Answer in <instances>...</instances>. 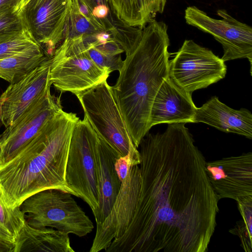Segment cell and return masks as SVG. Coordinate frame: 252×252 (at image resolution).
Segmentation results:
<instances>
[{
  "label": "cell",
  "instance_id": "cell-1",
  "mask_svg": "<svg viewBox=\"0 0 252 252\" xmlns=\"http://www.w3.org/2000/svg\"><path fill=\"white\" fill-rule=\"evenodd\" d=\"M185 123L168 124L139 144L140 182L132 219L106 252H206L219 200L206 160Z\"/></svg>",
  "mask_w": 252,
  "mask_h": 252
},
{
  "label": "cell",
  "instance_id": "cell-2",
  "mask_svg": "<svg viewBox=\"0 0 252 252\" xmlns=\"http://www.w3.org/2000/svg\"><path fill=\"white\" fill-rule=\"evenodd\" d=\"M76 113L61 111L15 158L0 168V190L7 205L20 207L27 197L47 189L77 197L65 180Z\"/></svg>",
  "mask_w": 252,
  "mask_h": 252
},
{
  "label": "cell",
  "instance_id": "cell-3",
  "mask_svg": "<svg viewBox=\"0 0 252 252\" xmlns=\"http://www.w3.org/2000/svg\"><path fill=\"white\" fill-rule=\"evenodd\" d=\"M167 26L156 20L142 29L141 36L119 71L113 91L134 146L138 148L151 129L154 98L169 77Z\"/></svg>",
  "mask_w": 252,
  "mask_h": 252
},
{
  "label": "cell",
  "instance_id": "cell-4",
  "mask_svg": "<svg viewBox=\"0 0 252 252\" xmlns=\"http://www.w3.org/2000/svg\"><path fill=\"white\" fill-rule=\"evenodd\" d=\"M72 195L57 189H44L27 197L20 208L26 222L33 228L51 227L82 237L94 226Z\"/></svg>",
  "mask_w": 252,
  "mask_h": 252
},
{
  "label": "cell",
  "instance_id": "cell-5",
  "mask_svg": "<svg viewBox=\"0 0 252 252\" xmlns=\"http://www.w3.org/2000/svg\"><path fill=\"white\" fill-rule=\"evenodd\" d=\"M110 73L92 61L83 38L64 39L51 58L49 80L61 93L76 95L107 80Z\"/></svg>",
  "mask_w": 252,
  "mask_h": 252
},
{
  "label": "cell",
  "instance_id": "cell-6",
  "mask_svg": "<svg viewBox=\"0 0 252 252\" xmlns=\"http://www.w3.org/2000/svg\"><path fill=\"white\" fill-rule=\"evenodd\" d=\"M76 96L93 128L121 157L136 148L128 133L112 86L107 80Z\"/></svg>",
  "mask_w": 252,
  "mask_h": 252
},
{
  "label": "cell",
  "instance_id": "cell-7",
  "mask_svg": "<svg viewBox=\"0 0 252 252\" xmlns=\"http://www.w3.org/2000/svg\"><path fill=\"white\" fill-rule=\"evenodd\" d=\"M95 133L85 116L77 121L71 136L65 171L68 186L90 206L94 215L99 206L93 151Z\"/></svg>",
  "mask_w": 252,
  "mask_h": 252
},
{
  "label": "cell",
  "instance_id": "cell-8",
  "mask_svg": "<svg viewBox=\"0 0 252 252\" xmlns=\"http://www.w3.org/2000/svg\"><path fill=\"white\" fill-rule=\"evenodd\" d=\"M169 71L170 78L191 94L224 78L226 66L211 50L187 39L169 61Z\"/></svg>",
  "mask_w": 252,
  "mask_h": 252
},
{
  "label": "cell",
  "instance_id": "cell-9",
  "mask_svg": "<svg viewBox=\"0 0 252 252\" xmlns=\"http://www.w3.org/2000/svg\"><path fill=\"white\" fill-rule=\"evenodd\" d=\"M217 13L221 19L212 18L196 6H191L185 10V18L188 25L211 34L221 44V59L224 62L247 58L252 68V27L238 21L224 9H219Z\"/></svg>",
  "mask_w": 252,
  "mask_h": 252
},
{
  "label": "cell",
  "instance_id": "cell-10",
  "mask_svg": "<svg viewBox=\"0 0 252 252\" xmlns=\"http://www.w3.org/2000/svg\"><path fill=\"white\" fill-rule=\"evenodd\" d=\"M63 110L60 96L50 89L0 133V168L15 158L44 126Z\"/></svg>",
  "mask_w": 252,
  "mask_h": 252
},
{
  "label": "cell",
  "instance_id": "cell-11",
  "mask_svg": "<svg viewBox=\"0 0 252 252\" xmlns=\"http://www.w3.org/2000/svg\"><path fill=\"white\" fill-rule=\"evenodd\" d=\"M71 0H30L21 12L27 28L48 56L63 40Z\"/></svg>",
  "mask_w": 252,
  "mask_h": 252
},
{
  "label": "cell",
  "instance_id": "cell-12",
  "mask_svg": "<svg viewBox=\"0 0 252 252\" xmlns=\"http://www.w3.org/2000/svg\"><path fill=\"white\" fill-rule=\"evenodd\" d=\"M140 182L139 165L131 166L109 215L103 222L96 224L90 252L105 250L113 240L126 231L134 215Z\"/></svg>",
  "mask_w": 252,
  "mask_h": 252
},
{
  "label": "cell",
  "instance_id": "cell-13",
  "mask_svg": "<svg viewBox=\"0 0 252 252\" xmlns=\"http://www.w3.org/2000/svg\"><path fill=\"white\" fill-rule=\"evenodd\" d=\"M206 173L219 200L252 196V153L206 161Z\"/></svg>",
  "mask_w": 252,
  "mask_h": 252
},
{
  "label": "cell",
  "instance_id": "cell-14",
  "mask_svg": "<svg viewBox=\"0 0 252 252\" xmlns=\"http://www.w3.org/2000/svg\"><path fill=\"white\" fill-rule=\"evenodd\" d=\"M51 58L19 81L11 83L0 96V124L7 127L50 89Z\"/></svg>",
  "mask_w": 252,
  "mask_h": 252
},
{
  "label": "cell",
  "instance_id": "cell-15",
  "mask_svg": "<svg viewBox=\"0 0 252 252\" xmlns=\"http://www.w3.org/2000/svg\"><path fill=\"white\" fill-rule=\"evenodd\" d=\"M93 151L99 203L94 217L99 224L110 213L121 187L122 182L115 169V162L121 156L96 133Z\"/></svg>",
  "mask_w": 252,
  "mask_h": 252
},
{
  "label": "cell",
  "instance_id": "cell-16",
  "mask_svg": "<svg viewBox=\"0 0 252 252\" xmlns=\"http://www.w3.org/2000/svg\"><path fill=\"white\" fill-rule=\"evenodd\" d=\"M196 108L191 94L169 77L162 83L153 100L150 126L161 124L194 123Z\"/></svg>",
  "mask_w": 252,
  "mask_h": 252
},
{
  "label": "cell",
  "instance_id": "cell-17",
  "mask_svg": "<svg viewBox=\"0 0 252 252\" xmlns=\"http://www.w3.org/2000/svg\"><path fill=\"white\" fill-rule=\"evenodd\" d=\"M194 123H203L221 131L252 139V114L246 108L236 110L213 96L196 108Z\"/></svg>",
  "mask_w": 252,
  "mask_h": 252
},
{
  "label": "cell",
  "instance_id": "cell-18",
  "mask_svg": "<svg viewBox=\"0 0 252 252\" xmlns=\"http://www.w3.org/2000/svg\"><path fill=\"white\" fill-rule=\"evenodd\" d=\"M13 252H74L68 234L51 227L35 228L26 221Z\"/></svg>",
  "mask_w": 252,
  "mask_h": 252
},
{
  "label": "cell",
  "instance_id": "cell-19",
  "mask_svg": "<svg viewBox=\"0 0 252 252\" xmlns=\"http://www.w3.org/2000/svg\"><path fill=\"white\" fill-rule=\"evenodd\" d=\"M117 19L131 27L143 29L162 13L167 0H106Z\"/></svg>",
  "mask_w": 252,
  "mask_h": 252
},
{
  "label": "cell",
  "instance_id": "cell-20",
  "mask_svg": "<svg viewBox=\"0 0 252 252\" xmlns=\"http://www.w3.org/2000/svg\"><path fill=\"white\" fill-rule=\"evenodd\" d=\"M47 58L44 56L41 45L37 44L0 59V78L10 83L17 82Z\"/></svg>",
  "mask_w": 252,
  "mask_h": 252
},
{
  "label": "cell",
  "instance_id": "cell-21",
  "mask_svg": "<svg viewBox=\"0 0 252 252\" xmlns=\"http://www.w3.org/2000/svg\"><path fill=\"white\" fill-rule=\"evenodd\" d=\"M103 32H110V31L108 28L97 25L88 19L80 12L77 0H71L63 40L86 37Z\"/></svg>",
  "mask_w": 252,
  "mask_h": 252
},
{
  "label": "cell",
  "instance_id": "cell-22",
  "mask_svg": "<svg viewBox=\"0 0 252 252\" xmlns=\"http://www.w3.org/2000/svg\"><path fill=\"white\" fill-rule=\"evenodd\" d=\"M25 221L20 207H9L0 190V240L15 244Z\"/></svg>",
  "mask_w": 252,
  "mask_h": 252
},
{
  "label": "cell",
  "instance_id": "cell-23",
  "mask_svg": "<svg viewBox=\"0 0 252 252\" xmlns=\"http://www.w3.org/2000/svg\"><path fill=\"white\" fill-rule=\"evenodd\" d=\"M237 202L242 219L236 221L235 226L229 232L239 238L240 246L245 252H252V196L240 199Z\"/></svg>",
  "mask_w": 252,
  "mask_h": 252
},
{
  "label": "cell",
  "instance_id": "cell-24",
  "mask_svg": "<svg viewBox=\"0 0 252 252\" xmlns=\"http://www.w3.org/2000/svg\"><path fill=\"white\" fill-rule=\"evenodd\" d=\"M13 9L12 8L0 11V43L27 28L22 14L14 12Z\"/></svg>",
  "mask_w": 252,
  "mask_h": 252
},
{
  "label": "cell",
  "instance_id": "cell-25",
  "mask_svg": "<svg viewBox=\"0 0 252 252\" xmlns=\"http://www.w3.org/2000/svg\"><path fill=\"white\" fill-rule=\"evenodd\" d=\"M39 44L28 28L10 39L0 43V59L20 53L32 46Z\"/></svg>",
  "mask_w": 252,
  "mask_h": 252
},
{
  "label": "cell",
  "instance_id": "cell-26",
  "mask_svg": "<svg viewBox=\"0 0 252 252\" xmlns=\"http://www.w3.org/2000/svg\"><path fill=\"white\" fill-rule=\"evenodd\" d=\"M86 51L92 61L100 67L110 73L119 71L122 67L124 61L120 55L112 56L104 54L92 45L85 42Z\"/></svg>",
  "mask_w": 252,
  "mask_h": 252
},
{
  "label": "cell",
  "instance_id": "cell-27",
  "mask_svg": "<svg viewBox=\"0 0 252 252\" xmlns=\"http://www.w3.org/2000/svg\"><path fill=\"white\" fill-rule=\"evenodd\" d=\"M90 44L102 53L110 56H117L124 52L120 44L114 40H109L102 44Z\"/></svg>",
  "mask_w": 252,
  "mask_h": 252
},
{
  "label": "cell",
  "instance_id": "cell-28",
  "mask_svg": "<svg viewBox=\"0 0 252 252\" xmlns=\"http://www.w3.org/2000/svg\"><path fill=\"white\" fill-rule=\"evenodd\" d=\"M110 8L108 6L101 4L95 7L93 11V14L99 19H104L110 14Z\"/></svg>",
  "mask_w": 252,
  "mask_h": 252
},
{
  "label": "cell",
  "instance_id": "cell-29",
  "mask_svg": "<svg viewBox=\"0 0 252 252\" xmlns=\"http://www.w3.org/2000/svg\"><path fill=\"white\" fill-rule=\"evenodd\" d=\"M86 4L92 11L98 5L104 4L109 6L106 0H79Z\"/></svg>",
  "mask_w": 252,
  "mask_h": 252
},
{
  "label": "cell",
  "instance_id": "cell-30",
  "mask_svg": "<svg viewBox=\"0 0 252 252\" xmlns=\"http://www.w3.org/2000/svg\"><path fill=\"white\" fill-rule=\"evenodd\" d=\"M16 2L17 0H0V11L9 8H14Z\"/></svg>",
  "mask_w": 252,
  "mask_h": 252
},
{
  "label": "cell",
  "instance_id": "cell-31",
  "mask_svg": "<svg viewBox=\"0 0 252 252\" xmlns=\"http://www.w3.org/2000/svg\"><path fill=\"white\" fill-rule=\"evenodd\" d=\"M14 244L0 240V252H13Z\"/></svg>",
  "mask_w": 252,
  "mask_h": 252
},
{
  "label": "cell",
  "instance_id": "cell-32",
  "mask_svg": "<svg viewBox=\"0 0 252 252\" xmlns=\"http://www.w3.org/2000/svg\"><path fill=\"white\" fill-rule=\"evenodd\" d=\"M30 0H17L16 4L14 8V11L21 13L23 8Z\"/></svg>",
  "mask_w": 252,
  "mask_h": 252
}]
</instances>
